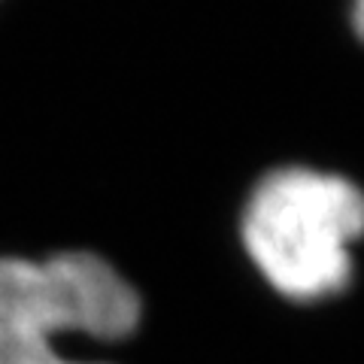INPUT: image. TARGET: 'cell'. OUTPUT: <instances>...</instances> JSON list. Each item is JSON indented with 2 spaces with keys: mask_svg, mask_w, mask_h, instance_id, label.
<instances>
[{
  "mask_svg": "<svg viewBox=\"0 0 364 364\" xmlns=\"http://www.w3.org/2000/svg\"><path fill=\"white\" fill-rule=\"evenodd\" d=\"M364 240V188L343 173L282 164L255 179L240 210L249 264L282 301L313 306L340 298L355 279Z\"/></svg>",
  "mask_w": 364,
  "mask_h": 364,
  "instance_id": "6da1fadb",
  "label": "cell"
},
{
  "mask_svg": "<svg viewBox=\"0 0 364 364\" xmlns=\"http://www.w3.org/2000/svg\"><path fill=\"white\" fill-rule=\"evenodd\" d=\"M143 322L134 282L91 249L0 255V364H109L67 358L58 340H128Z\"/></svg>",
  "mask_w": 364,
  "mask_h": 364,
  "instance_id": "7a4b0ae2",
  "label": "cell"
},
{
  "mask_svg": "<svg viewBox=\"0 0 364 364\" xmlns=\"http://www.w3.org/2000/svg\"><path fill=\"white\" fill-rule=\"evenodd\" d=\"M349 28L364 43V0H349Z\"/></svg>",
  "mask_w": 364,
  "mask_h": 364,
  "instance_id": "3957f363",
  "label": "cell"
}]
</instances>
